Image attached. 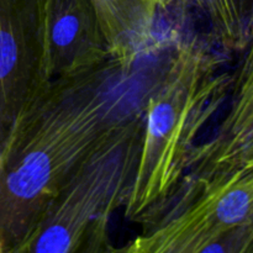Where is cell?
Here are the masks:
<instances>
[{
	"label": "cell",
	"instance_id": "7",
	"mask_svg": "<svg viewBox=\"0 0 253 253\" xmlns=\"http://www.w3.org/2000/svg\"><path fill=\"white\" fill-rule=\"evenodd\" d=\"M109 53L125 68H133L150 43L161 14L173 0H91Z\"/></svg>",
	"mask_w": 253,
	"mask_h": 253
},
{
	"label": "cell",
	"instance_id": "1",
	"mask_svg": "<svg viewBox=\"0 0 253 253\" xmlns=\"http://www.w3.org/2000/svg\"><path fill=\"white\" fill-rule=\"evenodd\" d=\"M113 57L53 79L0 148V253H20L77 168L140 110Z\"/></svg>",
	"mask_w": 253,
	"mask_h": 253
},
{
	"label": "cell",
	"instance_id": "8",
	"mask_svg": "<svg viewBox=\"0 0 253 253\" xmlns=\"http://www.w3.org/2000/svg\"><path fill=\"white\" fill-rule=\"evenodd\" d=\"M183 1V0H177V2H178V4H179V2H182Z\"/></svg>",
	"mask_w": 253,
	"mask_h": 253
},
{
	"label": "cell",
	"instance_id": "6",
	"mask_svg": "<svg viewBox=\"0 0 253 253\" xmlns=\"http://www.w3.org/2000/svg\"><path fill=\"white\" fill-rule=\"evenodd\" d=\"M240 52L236 69L230 73L229 108L212 135L195 145L188 161L187 179L207 174L253 128V17Z\"/></svg>",
	"mask_w": 253,
	"mask_h": 253
},
{
	"label": "cell",
	"instance_id": "4",
	"mask_svg": "<svg viewBox=\"0 0 253 253\" xmlns=\"http://www.w3.org/2000/svg\"><path fill=\"white\" fill-rule=\"evenodd\" d=\"M49 83L43 0H0V148Z\"/></svg>",
	"mask_w": 253,
	"mask_h": 253
},
{
	"label": "cell",
	"instance_id": "5",
	"mask_svg": "<svg viewBox=\"0 0 253 253\" xmlns=\"http://www.w3.org/2000/svg\"><path fill=\"white\" fill-rule=\"evenodd\" d=\"M43 40L51 81L89 71L111 57L91 0H43Z\"/></svg>",
	"mask_w": 253,
	"mask_h": 253
},
{
	"label": "cell",
	"instance_id": "2",
	"mask_svg": "<svg viewBox=\"0 0 253 253\" xmlns=\"http://www.w3.org/2000/svg\"><path fill=\"white\" fill-rule=\"evenodd\" d=\"M224 56L207 35L183 36L173 46L142 101L140 155L123 208L128 221L150 224L177 194L203 130L229 95L231 77Z\"/></svg>",
	"mask_w": 253,
	"mask_h": 253
},
{
	"label": "cell",
	"instance_id": "3",
	"mask_svg": "<svg viewBox=\"0 0 253 253\" xmlns=\"http://www.w3.org/2000/svg\"><path fill=\"white\" fill-rule=\"evenodd\" d=\"M143 110L89 156L47 208L20 253L114 252L109 221L126 204L135 179Z\"/></svg>",
	"mask_w": 253,
	"mask_h": 253
}]
</instances>
